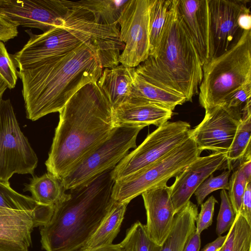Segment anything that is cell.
<instances>
[{
  "label": "cell",
  "mask_w": 251,
  "mask_h": 251,
  "mask_svg": "<svg viewBox=\"0 0 251 251\" xmlns=\"http://www.w3.org/2000/svg\"><path fill=\"white\" fill-rule=\"evenodd\" d=\"M113 108L97 82L80 88L59 112L48 173L59 180L112 134Z\"/></svg>",
  "instance_id": "1"
},
{
  "label": "cell",
  "mask_w": 251,
  "mask_h": 251,
  "mask_svg": "<svg viewBox=\"0 0 251 251\" xmlns=\"http://www.w3.org/2000/svg\"><path fill=\"white\" fill-rule=\"evenodd\" d=\"M102 70L91 40L66 54L19 69L26 118L34 121L59 112L82 86L97 82Z\"/></svg>",
  "instance_id": "2"
},
{
  "label": "cell",
  "mask_w": 251,
  "mask_h": 251,
  "mask_svg": "<svg viewBox=\"0 0 251 251\" xmlns=\"http://www.w3.org/2000/svg\"><path fill=\"white\" fill-rule=\"evenodd\" d=\"M113 169L69 190L67 198L55 206L49 222L41 226L43 249L78 251L85 245L115 202L112 197Z\"/></svg>",
  "instance_id": "3"
},
{
  "label": "cell",
  "mask_w": 251,
  "mask_h": 251,
  "mask_svg": "<svg viewBox=\"0 0 251 251\" xmlns=\"http://www.w3.org/2000/svg\"><path fill=\"white\" fill-rule=\"evenodd\" d=\"M147 81L192 101L199 93L202 65L194 43L172 0L158 46L135 68Z\"/></svg>",
  "instance_id": "4"
},
{
  "label": "cell",
  "mask_w": 251,
  "mask_h": 251,
  "mask_svg": "<svg viewBox=\"0 0 251 251\" xmlns=\"http://www.w3.org/2000/svg\"><path fill=\"white\" fill-rule=\"evenodd\" d=\"M251 83V30L238 42L202 66L199 102L207 110L223 103L233 92Z\"/></svg>",
  "instance_id": "5"
},
{
  "label": "cell",
  "mask_w": 251,
  "mask_h": 251,
  "mask_svg": "<svg viewBox=\"0 0 251 251\" xmlns=\"http://www.w3.org/2000/svg\"><path fill=\"white\" fill-rule=\"evenodd\" d=\"M190 137L183 143L141 171L115 181L112 197L118 202L129 203L132 199L152 188L167 184L176 177L202 152Z\"/></svg>",
  "instance_id": "6"
},
{
  "label": "cell",
  "mask_w": 251,
  "mask_h": 251,
  "mask_svg": "<svg viewBox=\"0 0 251 251\" xmlns=\"http://www.w3.org/2000/svg\"><path fill=\"white\" fill-rule=\"evenodd\" d=\"M143 126L124 125L115 127L111 135L93 150L61 180L65 190L88 182L115 167L136 148V138Z\"/></svg>",
  "instance_id": "7"
},
{
  "label": "cell",
  "mask_w": 251,
  "mask_h": 251,
  "mask_svg": "<svg viewBox=\"0 0 251 251\" xmlns=\"http://www.w3.org/2000/svg\"><path fill=\"white\" fill-rule=\"evenodd\" d=\"M63 26L55 27L40 34L25 30L29 38L12 59L19 69L41 60L64 54L91 40L81 19L71 12L64 19Z\"/></svg>",
  "instance_id": "8"
},
{
  "label": "cell",
  "mask_w": 251,
  "mask_h": 251,
  "mask_svg": "<svg viewBox=\"0 0 251 251\" xmlns=\"http://www.w3.org/2000/svg\"><path fill=\"white\" fill-rule=\"evenodd\" d=\"M38 162L10 100L0 98V181L8 182L15 174H33Z\"/></svg>",
  "instance_id": "9"
},
{
  "label": "cell",
  "mask_w": 251,
  "mask_h": 251,
  "mask_svg": "<svg viewBox=\"0 0 251 251\" xmlns=\"http://www.w3.org/2000/svg\"><path fill=\"white\" fill-rule=\"evenodd\" d=\"M190 125L184 121H168L149 134L112 170L115 181L132 176L151 165L190 137Z\"/></svg>",
  "instance_id": "10"
},
{
  "label": "cell",
  "mask_w": 251,
  "mask_h": 251,
  "mask_svg": "<svg viewBox=\"0 0 251 251\" xmlns=\"http://www.w3.org/2000/svg\"><path fill=\"white\" fill-rule=\"evenodd\" d=\"M152 0H128L119 19L120 37L125 47L120 64L136 68L150 53L149 14Z\"/></svg>",
  "instance_id": "11"
},
{
  "label": "cell",
  "mask_w": 251,
  "mask_h": 251,
  "mask_svg": "<svg viewBox=\"0 0 251 251\" xmlns=\"http://www.w3.org/2000/svg\"><path fill=\"white\" fill-rule=\"evenodd\" d=\"M248 1L208 0V61L221 55L238 42L244 31L239 25V18L250 9Z\"/></svg>",
  "instance_id": "12"
},
{
  "label": "cell",
  "mask_w": 251,
  "mask_h": 251,
  "mask_svg": "<svg viewBox=\"0 0 251 251\" xmlns=\"http://www.w3.org/2000/svg\"><path fill=\"white\" fill-rule=\"evenodd\" d=\"M69 11L61 0H0V15L4 20L43 32L64 26Z\"/></svg>",
  "instance_id": "13"
},
{
  "label": "cell",
  "mask_w": 251,
  "mask_h": 251,
  "mask_svg": "<svg viewBox=\"0 0 251 251\" xmlns=\"http://www.w3.org/2000/svg\"><path fill=\"white\" fill-rule=\"evenodd\" d=\"M239 123L222 105H217L205 110L202 121L191 129L190 137L202 151L226 154Z\"/></svg>",
  "instance_id": "14"
},
{
  "label": "cell",
  "mask_w": 251,
  "mask_h": 251,
  "mask_svg": "<svg viewBox=\"0 0 251 251\" xmlns=\"http://www.w3.org/2000/svg\"><path fill=\"white\" fill-rule=\"evenodd\" d=\"M226 160V153L213 152L199 156L175 177L174 183L170 186L175 214L190 201L200 185L215 171L220 169Z\"/></svg>",
  "instance_id": "15"
},
{
  "label": "cell",
  "mask_w": 251,
  "mask_h": 251,
  "mask_svg": "<svg viewBox=\"0 0 251 251\" xmlns=\"http://www.w3.org/2000/svg\"><path fill=\"white\" fill-rule=\"evenodd\" d=\"M46 224L33 212L0 207V251H28L33 228Z\"/></svg>",
  "instance_id": "16"
},
{
  "label": "cell",
  "mask_w": 251,
  "mask_h": 251,
  "mask_svg": "<svg viewBox=\"0 0 251 251\" xmlns=\"http://www.w3.org/2000/svg\"><path fill=\"white\" fill-rule=\"evenodd\" d=\"M147 215L146 227L150 238L162 246L170 233L175 215L167 184L150 189L141 194Z\"/></svg>",
  "instance_id": "17"
},
{
  "label": "cell",
  "mask_w": 251,
  "mask_h": 251,
  "mask_svg": "<svg viewBox=\"0 0 251 251\" xmlns=\"http://www.w3.org/2000/svg\"><path fill=\"white\" fill-rule=\"evenodd\" d=\"M173 115V111L163 106L134 97L129 98L113 109L115 127L131 125L157 127L166 123Z\"/></svg>",
  "instance_id": "18"
},
{
  "label": "cell",
  "mask_w": 251,
  "mask_h": 251,
  "mask_svg": "<svg viewBox=\"0 0 251 251\" xmlns=\"http://www.w3.org/2000/svg\"><path fill=\"white\" fill-rule=\"evenodd\" d=\"M177 6L203 66L209 59L208 0H177Z\"/></svg>",
  "instance_id": "19"
},
{
  "label": "cell",
  "mask_w": 251,
  "mask_h": 251,
  "mask_svg": "<svg viewBox=\"0 0 251 251\" xmlns=\"http://www.w3.org/2000/svg\"><path fill=\"white\" fill-rule=\"evenodd\" d=\"M135 73V68L121 64L103 69L97 84L109 100L113 109L129 98Z\"/></svg>",
  "instance_id": "20"
},
{
  "label": "cell",
  "mask_w": 251,
  "mask_h": 251,
  "mask_svg": "<svg viewBox=\"0 0 251 251\" xmlns=\"http://www.w3.org/2000/svg\"><path fill=\"white\" fill-rule=\"evenodd\" d=\"M128 0H81L72 1L61 0L62 3L73 12L100 25L118 23L121 13Z\"/></svg>",
  "instance_id": "21"
},
{
  "label": "cell",
  "mask_w": 251,
  "mask_h": 251,
  "mask_svg": "<svg viewBox=\"0 0 251 251\" xmlns=\"http://www.w3.org/2000/svg\"><path fill=\"white\" fill-rule=\"evenodd\" d=\"M198 206L189 201L175 214L171 230L160 251H183L192 233L196 230Z\"/></svg>",
  "instance_id": "22"
},
{
  "label": "cell",
  "mask_w": 251,
  "mask_h": 251,
  "mask_svg": "<svg viewBox=\"0 0 251 251\" xmlns=\"http://www.w3.org/2000/svg\"><path fill=\"white\" fill-rule=\"evenodd\" d=\"M130 97L158 104L173 111L186 101L183 96L158 87L145 80L135 71Z\"/></svg>",
  "instance_id": "23"
},
{
  "label": "cell",
  "mask_w": 251,
  "mask_h": 251,
  "mask_svg": "<svg viewBox=\"0 0 251 251\" xmlns=\"http://www.w3.org/2000/svg\"><path fill=\"white\" fill-rule=\"evenodd\" d=\"M128 204L127 202L115 201L98 228L80 250L92 249L112 244L120 231Z\"/></svg>",
  "instance_id": "24"
},
{
  "label": "cell",
  "mask_w": 251,
  "mask_h": 251,
  "mask_svg": "<svg viewBox=\"0 0 251 251\" xmlns=\"http://www.w3.org/2000/svg\"><path fill=\"white\" fill-rule=\"evenodd\" d=\"M24 191L30 192L32 198L38 203L54 207L67 197L60 180L49 173L34 176Z\"/></svg>",
  "instance_id": "25"
},
{
  "label": "cell",
  "mask_w": 251,
  "mask_h": 251,
  "mask_svg": "<svg viewBox=\"0 0 251 251\" xmlns=\"http://www.w3.org/2000/svg\"><path fill=\"white\" fill-rule=\"evenodd\" d=\"M0 207L16 210L35 213L47 224L50 220L54 207L41 205L31 197L20 194L12 189L9 182L0 181Z\"/></svg>",
  "instance_id": "26"
},
{
  "label": "cell",
  "mask_w": 251,
  "mask_h": 251,
  "mask_svg": "<svg viewBox=\"0 0 251 251\" xmlns=\"http://www.w3.org/2000/svg\"><path fill=\"white\" fill-rule=\"evenodd\" d=\"M251 111L245 114L239 121L233 141L226 154V160L224 164L228 170H231L233 163L243 157L247 151L251 148Z\"/></svg>",
  "instance_id": "27"
},
{
  "label": "cell",
  "mask_w": 251,
  "mask_h": 251,
  "mask_svg": "<svg viewBox=\"0 0 251 251\" xmlns=\"http://www.w3.org/2000/svg\"><path fill=\"white\" fill-rule=\"evenodd\" d=\"M222 251H251V226L240 213L229 228Z\"/></svg>",
  "instance_id": "28"
},
{
  "label": "cell",
  "mask_w": 251,
  "mask_h": 251,
  "mask_svg": "<svg viewBox=\"0 0 251 251\" xmlns=\"http://www.w3.org/2000/svg\"><path fill=\"white\" fill-rule=\"evenodd\" d=\"M119 244L123 251H160L161 249V246L150 238L146 225L140 221L127 229L124 239Z\"/></svg>",
  "instance_id": "29"
},
{
  "label": "cell",
  "mask_w": 251,
  "mask_h": 251,
  "mask_svg": "<svg viewBox=\"0 0 251 251\" xmlns=\"http://www.w3.org/2000/svg\"><path fill=\"white\" fill-rule=\"evenodd\" d=\"M172 0H152L149 14L150 53L156 49Z\"/></svg>",
  "instance_id": "30"
},
{
  "label": "cell",
  "mask_w": 251,
  "mask_h": 251,
  "mask_svg": "<svg viewBox=\"0 0 251 251\" xmlns=\"http://www.w3.org/2000/svg\"><path fill=\"white\" fill-rule=\"evenodd\" d=\"M231 171H225L217 176L211 174L200 185L194 193L199 205H201L205 198L213 191L228 189V179Z\"/></svg>",
  "instance_id": "31"
},
{
  "label": "cell",
  "mask_w": 251,
  "mask_h": 251,
  "mask_svg": "<svg viewBox=\"0 0 251 251\" xmlns=\"http://www.w3.org/2000/svg\"><path fill=\"white\" fill-rule=\"evenodd\" d=\"M240 167L233 171L228 182V197L236 215L239 213L242 197L247 184Z\"/></svg>",
  "instance_id": "32"
},
{
  "label": "cell",
  "mask_w": 251,
  "mask_h": 251,
  "mask_svg": "<svg viewBox=\"0 0 251 251\" xmlns=\"http://www.w3.org/2000/svg\"><path fill=\"white\" fill-rule=\"evenodd\" d=\"M220 197L221 201L216 228L218 236L229 229L236 215L226 190L221 191Z\"/></svg>",
  "instance_id": "33"
},
{
  "label": "cell",
  "mask_w": 251,
  "mask_h": 251,
  "mask_svg": "<svg viewBox=\"0 0 251 251\" xmlns=\"http://www.w3.org/2000/svg\"><path fill=\"white\" fill-rule=\"evenodd\" d=\"M18 70L3 42L0 41V76L7 87L12 89L16 84Z\"/></svg>",
  "instance_id": "34"
},
{
  "label": "cell",
  "mask_w": 251,
  "mask_h": 251,
  "mask_svg": "<svg viewBox=\"0 0 251 251\" xmlns=\"http://www.w3.org/2000/svg\"><path fill=\"white\" fill-rule=\"evenodd\" d=\"M216 203H218V201L213 196H211L201 205V210L196 221V231L199 233L201 234L212 225Z\"/></svg>",
  "instance_id": "35"
},
{
  "label": "cell",
  "mask_w": 251,
  "mask_h": 251,
  "mask_svg": "<svg viewBox=\"0 0 251 251\" xmlns=\"http://www.w3.org/2000/svg\"><path fill=\"white\" fill-rule=\"evenodd\" d=\"M239 213L251 226V182L246 186Z\"/></svg>",
  "instance_id": "36"
},
{
  "label": "cell",
  "mask_w": 251,
  "mask_h": 251,
  "mask_svg": "<svg viewBox=\"0 0 251 251\" xmlns=\"http://www.w3.org/2000/svg\"><path fill=\"white\" fill-rule=\"evenodd\" d=\"M18 27L4 20L0 15V41L6 42L16 37Z\"/></svg>",
  "instance_id": "37"
},
{
  "label": "cell",
  "mask_w": 251,
  "mask_h": 251,
  "mask_svg": "<svg viewBox=\"0 0 251 251\" xmlns=\"http://www.w3.org/2000/svg\"><path fill=\"white\" fill-rule=\"evenodd\" d=\"M200 235L196 228L185 244L183 251H200L201 243Z\"/></svg>",
  "instance_id": "38"
},
{
  "label": "cell",
  "mask_w": 251,
  "mask_h": 251,
  "mask_svg": "<svg viewBox=\"0 0 251 251\" xmlns=\"http://www.w3.org/2000/svg\"><path fill=\"white\" fill-rule=\"evenodd\" d=\"M227 237L225 236H219L214 241L206 244L201 251H218L222 248Z\"/></svg>",
  "instance_id": "39"
},
{
  "label": "cell",
  "mask_w": 251,
  "mask_h": 251,
  "mask_svg": "<svg viewBox=\"0 0 251 251\" xmlns=\"http://www.w3.org/2000/svg\"><path fill=\"white\" fill-rule=\"evenodd\" d=\"M238 24L243 30H251V15L250 9L242 13L239 18Z\"/></svg>",
  "instance_id": "40"
},
{
  "label": "cell",
  "mask_w": 251,
  "mask_h": 251,
  "mask_svg": "<svg viewBox=\"0 0 251 251\" xmlns=\"http://www.w3.org/2000/svg\"><path fill=\"white\" fill-rule=\"evenodd\" d=\"M78 251H123L119 244H111L108 246L88 250H80Z\"/></svg>",
  "instance_id": "41"
},
{
  "label": "cell",
  "mask_w": 251,
  "mask_h": 251,
  "mask_svg": "<svg viewBox=\"0 0 251 251\" xmlns=\"http://www.w3.org/2000/svg\"><path fill=\"white\" fill-rule=\"evenodd\" d=\"M7 88H8L7 85L5 81L2 78H0V98L2 97Z\"/></svg>",
  "instance_id": "42"
},
{
  "label": "cell",
  "mask_w": 251,
  "mask_h": 251,
  "mask_svg": "<svg viewBox=\"0 0 251 251\" xmlns=\"http://www.w3.org/2000/svg\"><path fill=\"white\" fill-rule=\"evenodd\" d=\"M222 251V248L221 249H220L219 251Z\"/></svg>",
  "instance_id": "43"
},
{
  "label": "cell",
  "mask_w": 251,
  "mask_h": 251,
  "mask_svg": "<svg viewBox=\"0 0 251 251\" xmlns=\"http://www.w3.org/2000/svg\"><path fill=\"white\" fill-rule=\"evenodd\" d=\"M0 78H1V77H0Z\"/></svg>",
  "instance_id": "44"
}]
</instances>
